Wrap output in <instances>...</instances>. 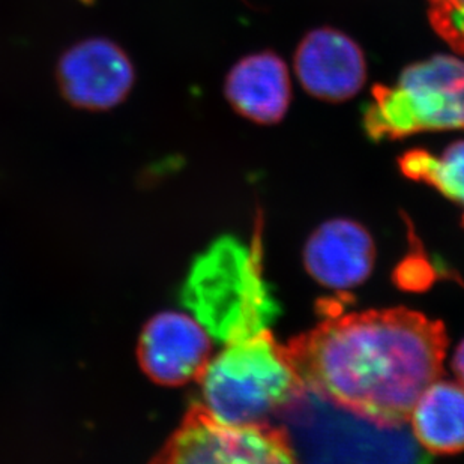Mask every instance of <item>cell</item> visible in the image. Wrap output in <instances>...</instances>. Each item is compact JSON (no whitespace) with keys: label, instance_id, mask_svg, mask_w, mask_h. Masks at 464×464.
Instances as JSON below:
<instances>
[{"label":"cell","instance_id":"9","mask_svg":"<svg viewBox=\"0 0 464 464\" xmlns=\"http://www.w3.org/2000/svg\"><path fill=\"white\" fill-rule=\"evenodd\" d=\"M376 246L367 228L356 221H326L308 237L304 265L313 280L333 290H351L372 276Z\"/></svg>","mask_w":464,"mask_h":464},{"label":"cell","instance_id":"2","mask_svg":"<svg viewBox=\"0 0 464 464\" xmlns=\"http://www.w3.org/2000/svg\"><path fill=\"white\" fill-rule=\"evenodd\" d=\"M198 381V406L227 424H265L296 408L307 394L285 344L276 342L269 328L227 343Z\"/></svg>","mask_w":464,"mask_h":464},{"label":"cell","instance_id":"12","mask_svg":"<svg viewBox=\"0 0 464 464\" xmlns=\"http://www.w3.org/2000/svg\"><path fill=\"white\" fill-rule=\"evenodd\" d=\"M399 167L406 178L433 187L464 210V140L454 141L440 155L420 148L408 150L399 158Z\"/></svg>","mask_w":464,"mask_h":464},{"label":"cell","instance_id":"11","mask_svg":"<svg viewBox=\"0 0 464 464\" xmlns=\"http://www.w3.org/2000/svg\"><path fill=\"white\" fill-rule=\"evenodd\" d=\"M413 436L431 454L464 452V386L460 382H433L411 413Z\"/></svg>","mask_w":464,"mask_h":464},{"label":"cell","instance_id":"4","mask_svg":"<svg viewBox=\"0 0 464 464\" xmlns=\"http://www.w3.org/2000/svg\"><path fill=\"white\" fill-rule=\"evenodd\" d=\"M363 128L372 140L464 131L463 59L438 54L408 66L394 84L376 86Z\"/></svg>","mask_w":464,"mask_h":464},{"label":"cell","instance_id":"10","mask_svg":"<svg viewBox=\"0 0 464 464\" xmlns=\"http://www.w3.org/2000/svg\"><path fill=\"white\" fill-rule=\"evenodd\" d=\"M226 98L237 113L253 122H280L292 98L287 66L272 52L244 57L227 74Z\"/></svg>","mask_w":464,"mask_h":464},{"label":"cell","instance_id":"5","mask_svg":"<svg viewBox=\"0 0 464 464\" xmlns=\"http://www.w3.org/2000/svg\"><path fill=\"white\" fill-rule=\"evenodd\" d=\"M178 463H295L296 454L285 429L265 424L237 425L218 420L200 406L167 450Z\"/></svg>","mask_w":464,"mask_h":464},{"label":"cell","instance_id":"3","mask_svg":"<svg viewBox=\"0 0 464 464\" xmlns=\"http://www.w3.org/2000/svg\"><path fill=\"white\" fill-rule=\"evenodd\" d=\"M185 299L212 337L227 344L251 337L280 314V305L263 278L262 237L250 246L223 237L198 258Z\"/></svg>","mask_w":464,"mask_h":464},{"label":"cell","instance_id":"1","mask_svg":"<svg viewBox=\"0 0 464 464\" xmlns=\"http://www.w3.org/2000/svg\"><path fill=\"white\" fill-rule=\"evenodd\" d=\"M307 391L379 429L409 422L443 374L448 334L409 308L333 315L285 344Z\"/></svg>","mask_w":464,"mask_h":464},{"label":"cell","instance_id":"6","mask_svg":"<svg viewBox=\"0 0 464 464\" xmlns=\"http://www.w3.org/2000/svg\"><path fill=\"white\" fill-rule=\"evenodd\" d=\"M134 82L131 59L107 38H89L72 45L57 63L62 95L79 109H113L125 102Z\"/></svg>","mask_w":464,"mask_h":464},{"label":"cell","instance_id":"13","mask_svg":"<svg viewBox=\"0 0 464 464\" xmlns=\"http://www.w3.org/2000/svg\"><path fill=\"white\" fill-rule=\"evenodd\" d=\"M429 17L438 35L464 54V0H429Z\"/></svg>","mask_w":464,"mask_h":464},{"label":"cell","instance_id":"8","mask_svg":"<svg viewBox=\"0 0 464 464\" xmlns=\"http://www.w3.org/2000/svg\"><path fill=\"white\" fill-rule=\"evenodd\" d=\"M295 70L308 93L328 102L351 100L367 80V63L360 45L331 27L304 36L295 54Z\"/></svg>","mask_w":464,"mask_h":464},{"label":"cell","instance_id":"7","mask_svg":"<svg viewBox=\"0 0 464 464\" xmlns=\"http://www.w3.org/2000/svg\"><path fill=\"white\" fill-rule=\"evenodd\" d=\"M210 337L198 317L179 311L161 313L141 335V367L162 385L198 381L210 360Z\"/></svg>","mask_w":464,"mask_h":464},{"label":"cell","instance_id":"14","mask_svg":"<svg viewBox=\"0 0 464 464\" xmlns=\"http://www.w3.org/2000/svg\"><path fill=\"white\" fill-rule=\"evenodd\" d=\"M452 370L456 372L457 379L464 386V338L459 343L454 358H452Z\"/></svg>","mask_w":464,"mask_h":464}]
</instances>
